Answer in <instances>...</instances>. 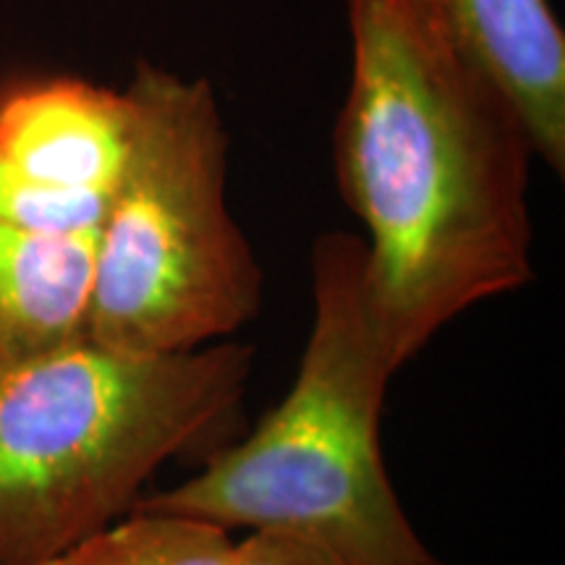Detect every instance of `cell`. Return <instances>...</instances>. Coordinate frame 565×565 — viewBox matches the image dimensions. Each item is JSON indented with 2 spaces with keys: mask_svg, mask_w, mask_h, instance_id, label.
<instances>
[{
  "mask_svg": "<svg viewBox=\"0 0 565 565\" xmlns=\"http://www.w3.org/2000/svg\"><path fill=\"white\" fill-rule=\"evenodd\" d=\"M345 13L335 175L364 225L372 307L401 370L466 309L532 280L534 147L416 0H345Z\"/></svg>",
  "mask_w": 565,
  "mask_h": 565,
  "instance_id": "6da1fadb",
  "label": "cell"
},
{
  "mask_svg": "<svg viewBox=\"0 0 565 565\" xmlns=\"http://www.w3.org/2000/svg\"><path fill=\"white\" fill-rule=\"evenodd\" d=\"M315 317L280 404L244 440L215 445L186 482L134 508L233 529H278L328 547L343 565H448L416 534L393 490L380 419L395 372L353 233L312 249Z\"/></svg>",
  "mask_w": 565,
  "mask_h": 565,
  "instance_id": "7a4b0ae2",
  "label": "cell"
},
{
  "mask_svg": "<svg viewBox=\"0 0 565 565\" xmlns=\"http://www.w3.org/2000/svg\"><path fill=\"white\" fill-rule=\"evenodd\" d=\"M254 351L131 353L89 338L0 374V565H32L113 524L162 463L217 443Z\"/></svg>",
  "mask_w": 565,
  "mask_h": 565,
  "instance_id": "3957f363",
  "label": "cell"
},
{
  "mask_svg": "<svg viewBox=\"0 0 565 565\" xmlns=\"http://www.w3.org/2000/svg\"><path fill=\"white\" fill-rule=\"evenodd\" d=\"M131 139L97 233L89 341L183 353L263 309L265 275L228 207V134L207 79L137 63Z\"/></svg>",
  "mask_w": 565,
  "mask_h": 565,
  "instance_id": "277c9868",
  "label": "cell"
},
{
  "mask_svg": "<svg viewBox=\"0 0 565 565\" xmlns=\"http://www.w3.org/2000/svg\"><path fill=\"white\" fill-rule=\"evenodd\" d=\"M131 139L124 89L42 76L0 89V221L97 236Z\"/></svg>",
  "mask_w": 565,
  "mask_h": 565,
  "instance_id": "5b68a950",
  "label": "cell"
},
{
  "mask_svg": "<svg viewBox=\"0 0 565 565\" xmlns=\"http://www.w3.org/2000/svg\"><path fill=\"white\" fill-rule=\"evenodd\" d=\"M511 100L534 158L565 171V32L550 0H416Z\"/></svg>",
  "mask_w": 565,
  "mask_h": 565,
  "instance_id": "8992f818",
  "label": "cell"
},
{
  "mask_svg": "<svg viewBox=\"0 0 565 565\" xmlns=\"http://www.w3.org/2000/svg\"><path fill=\"white\" fill-rule=\"evenodd\" d=\"M97 236L0 221V374L87 338Z\"/></svg>",
  "mask_w": 565,
  "mask_h": 565,
  "instance_id": "52a82bcc",
  "label": "cell"
},
{
  "mask_svg": "<svg viewBox=\"0 0 565 565\" xmlns=\"http://www.w3.org/2000/svg\"><path fill=\"white\" fill-rule=\"evenodd\" d=\"M231 532L179 513L131 508L113 524L32 565H228Z\"/></svg>",
  "mask_w": 565,
  "mask_h": 565,
  "instance_id": "ba28073f",
  "label": "cell"
},
{
  "mask_svg": "<svg viewBox=\"0 0 565 565\" xmlns=\"http://www.w3.org/2000/svg\"><path fill=\"white\" fill-rule=\"evenodd\" d=\"M228 565H343L328 547L307 536L254 529L242 542H233Z\"/></svg>",
  "mask_w": 565,
  "mask_h": 565,
  "instance_id": "9c48e42d",
  "label": "cell"
}]
</instances>
